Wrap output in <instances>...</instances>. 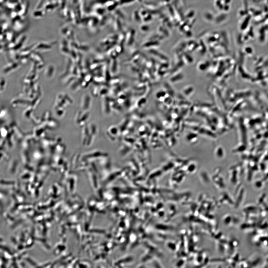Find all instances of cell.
I'll return each instance as SVG.
<instances>
[{
	"instance_id": "cell-1",
	"label": "cell",
	"mask_w": 268,
	"mask_h": 268,
	"mask_svg": "<svg viewBox=\"0 0 268 268\" xmlns=\"http://www.w3.org/2000/svg\"><path fill=\"white\" fill-rule=\"evenodd\" d=\"M0 248L1 249H4L5 251H7L8 252H9V253H10V254H11V252L10 251V250H9V249H8V248H6V247H5V246H2L0 245Z\"/></svg>"
}]
</instances>
